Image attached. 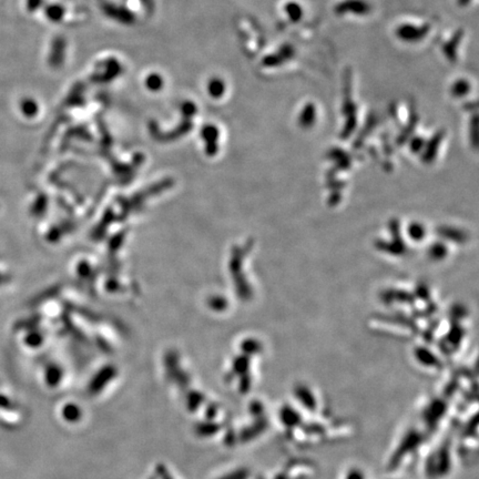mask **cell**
I'll list each match as a JSON object with an SVG mask.
<instances>
[{
  "instance_id": "6da1fadb",
  "label": "cell",
  "mask_w": 479,
  "mask_h": 479,
  "mask_svg": "<svg viewBox=\"0 0 479 479\" xmlns=\"http://www.w3.org/2000/svg\"><path fill=\"white\" fill-rule=\"evenodd\" d=\"M430 31V25L424 24L416 26L414 24H401L395 29V36L397 39L406 44H417L425 39Z\"/></svg>"
},
{
  "instance_id": "7a4b0ae2",
  "label": "cell",
  "mask_w": 479,
  "mask_h": 479,
  "mask_svg": "<svg viewBox=\"0 0 479 479\" xmlns=\"http://www.w3.org/2000/svg\"><path fill=\"white\" fill-rule=\"evenodd\" d=\"M372 12V6L367 0H342L334 6V14L336 16L355 15L367 16Z\"/></svg>"
},
{
  "instance_id": "3957f363",
  "label": "cell",
  "mask_w": 479,
  "mask_h": 479,
  "mask_svg": "<svg viewBox=\"0 0 479 479\" xmlns=\"http://www.w3.org/2000/svg\"><path fill=\"white\" fill-rule=\"evenodd\" d=\"M294 57V48L291 45H283L275 53L269 54L263 59V66L268 68L280 67Z\"/></svg>"
},
{
  "instance_id": "277c9868",
  "label": "cell",
  "mask_w": 479,
  "mask_h": 479,
  "mask_svg": "<svg viewBox=\"0 0 479 479\" xmlns=\"http://www.w3.org/2000/svg\"><path fill=\"white\" fill-rule=\"evenodd\" d=\"M316 120V108L315 105L309 102L306 104L303 109L301 110L298 115V123L299 126L304 127V128H310L311 126H313V123Z\"/></svg>"
},
{
  "instance_id": "5b68a950",
  "label": "cell",
  "mask_w": 479,
  "mask_h": 479,
  "mask_svg": "<svg viewBox=\"0 0 479 479\" xmlns=\"http://www.w3.org/2000/svg\"><path fill=\"white\" fill-rule=\"evenodd\" d=\"M463 30H458L456 32V35L452 38L451 41H448L446 45L444 46V53L446 55L449 61H455L457 58V48H458V45L460 40L463 39Z\"/></svg>"
},
{
  "instance_id": "8992f818",
  "label": "cell",
  "mask_w": 479,
  "mask_h": 479,
  "mask_svg": "<svg viewBox=\"0 0 479 479\" xmlns=\"http://www.w3.org/2000/svg\"><path fill=\"white\" fill-rule=\"evenodd\" d=\"M284 12L288 16L289 20L293 24H297L303 19L304 10L302 6L296 1H289L284 5Z\"/></svg>"
},
{
  "instance_id": "52a82bcc",
  "label": "cell",
  "mask_w": 479,
  "mask_h": 479,
  "mask_svg": "<svg viewBox=\"0 0 479 479\" xmlns=\"http://www.w3.org/2000/svg\"><path fill=\"white\" fill-rule=\"evenodd\" d=\"M470 90H472V85H470L468 80L457 79L451 85V95L454 98H463L468 95Z\"/></svg>"
},
{
  "instance_id": "ba28073f",
  "label": "cell",
  "mask_w": 479,
  "mask_h": 479,
  "mask_svg": "<svg viewBox=\"0 0 479 479\" xmlns=\"http://www.w3.org/2000/svg\"><path fill=\"white\" fill-rule=\"evenodd\" d=\"M208 88H209V93L213 98H221L225 92L224 81L219 78H214L210 81Z\"/></svg>"
},
{
  "instance_id": "9c48e42d",
  "label": "cell",
  "mask_w": 479,
  "mask_h": 479,
  "mask_svg": "<svg viewBox=\"0 0 479 479\" xmlns=\"http://www.w3.org/2000/svg\"><path fill=\"white\" fill-rule=\"evenodd\" d=\"M145 84H147V87L149 88V90H151V91H159V90H161L162 85H163V79H162V77L159 75L152 74L147 78Z\"/></svg>"
},
{
  "instance_id": "30bf717a",
  "label": "cell",
  "mask_w": 479,
  "mask_h": 479,
  "mask_svg": "<svg viewBox=\"0 0 479 479\" xmlns=\"http://www.w3.org/2000/svg\"><path fill=\"white\" fill-rule=\"evenodd\" d=\"M21 108H23V110L25 111L26 114H32L37 110V105L35 104V101L27 99V100L23 101V104H21Z\"/></svg>"
},
{
  "instance_id": "8fae6325",
  "label": "cell",
  "mask_w": 479,
  "mask_h": 479,
  "mask_svg": "<svg viewBox=\"0 0 479 479\" xmlns=\"http://www.w3.org/2000/svg\"><path fill=\"white\" fill-rule=\"evenodd\" d=\"M63 15V11L61 10V8L53 6L48 9V17L49 19L53 21H58L59 19H61V16Z\"/></svg>"
},
{
  "instance_id": "7c38bea8",
  "label": "cell",
  "mask_w": 479,
  "mask_h": 479,
  "mask_svg": "<svg viewBox=\"0 0 479 479\" xmlns=\"http://www.w3.org/2000/svg\"><path fill=\"white\" fill-rule=\"evenodd\" d=\"M470 1H472V0H457V5L459 7H466L469 5Z\"/></svg>"
}]
</instances>
